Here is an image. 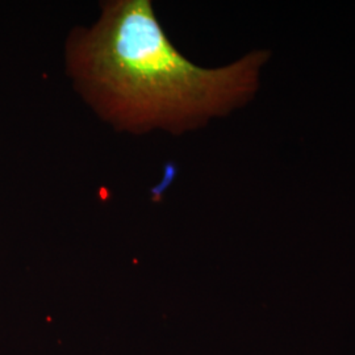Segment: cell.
<instances>
[{"label": "cell", "mask_w": 355, "mask_h": 355, "mask_svg": "<svg viewBox=\"0 0 355 355\" xmlns=\"http://www.w3.org/2000/svg\"><path fill=\"white\" fill-rule=\"evenodd\" d=\"M270 51L205 69L178 51L150 0H111L95 24L66 42V71L103 121L119 132L180 135L253 99Z\"/></svg>", "instance_id": "1"}]
</instances>
